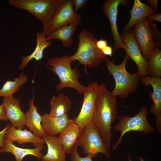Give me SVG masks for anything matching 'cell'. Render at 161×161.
Segmentation results:
<instances>
[{
    "label": "cell",
    "instance_id": "cell-15",
    "mask_svg": "<svg viewBox=\"0 0 161 161\" xmlns=\"http://www.w3.org/2000/svg\"><path fill=\"white\" fill-rule=\"evenodd\" d=\"M42 139L47 145V151L41 161H66V153L58 137L46 135Z\"/></svg>",
    "mask_w": 161,
    "mask_h": 161
},
{
    "label": "cell",
    "instance_id": "cell-34",
    "mask_svg": "<svg viewBox=\"0 0 161 161\" xmlns=\"http://www.w3.org/2000/svg\"><path fill=\"white\" fill-rule=\"evenodd\" d=\"M101 51L105 56L108 55L109 56H112L113 55V51L111 46H107Z\"/></svg>",
    "mask_w": 161,
    "mask_h": 161
},
{
    "label": "cell",
    "instance_id": "cell-11",
    "mask_svg": "<svg viewBox=\"0 0 161 161\" xmlns=\"http://www.w3.org/2000/svg\"><path fill=\"white\" fill-rule=\"evenodd\" d=\"M120 4L124 6L129 4L128 1L126 0H108L104 2L101 8L110 24L111 33L114 41V49L115 52L119 48L125 49L124 44L119 33L117 25L118 7Z\"/></svg>",
    "mask_w": 161,
    "mask_h": 161
},
{
    "label": "cell",
    "instance_id": "cell-26",
    "mask_svg": "<svg viewBox=\"0 0 161 161\" xmlns=\"http://www.w3.org/2000/svg\"><path fill=\"white\" fill-rule=\"evenodd\" d=\"M147 76L156 78L161 77V50L155 47L148 61Z\"/></svg>",
    "mask_w": 161,
    "mask_h": 161
},
{
    "label": "cell",
    "instance_id": "cell-16",
    "mask_svg": "<svg viewBox=\"0 0 161 161\" xmlns=\"http://www.w3.org/2000/svg\"><path fill=\"white\" fill-rule=\"evenodd\" d=\"M42 116L41 125L46 135L56 136L67 126L70 119L67 114L60 117L50 116L48 114Z\"/></svg>",
    "mask_w": 161,
    "mask_h": 161
},
{
    "label": "cell",
    "instance_id": "cell-7",
    "mask_svg": "<svg viewBox=\"0 0 161 161\" xmlns=\"http://www.w3.org/2000/svg\"><path fill=\"white\" fill-rule=\"evenodd\" d=\"M148 108L145 106H142L139 112L134 116L131 117L127 114L119 116L118 123L114 126V130L120 132V136L117 141L114 145L112 149L117 148L121 142L124 134L131 131H138L144 134H148L154 131V127L148 122L147 116Z\"/></svg>",
    "mask_w": 161,
    "mask_h": 161
},
{
    "label": "cell",
    "instance_id": "cell-1",
    "mask_svg": "<svg viewBox=\"0 0 161 161\" xmlns=\"http://www.w3.org/2000/svg\"><path fill=\"white\" fill-rule=\"evenodd\" d=\"M116 97L112 95L106 84H101L92 121L103 139L111 145L113 137L111 124L115 121L117 115Z\"/></svg>",
    "mask_w": 161,
    "mask_h": 161
},
{
    "label": "cell",
    "instance_id": "cell-23",
    "mask_svg": "<svg viewBox=\"0 0 161 161\" xmlns=\"http://www.w3.org/2000/svg\"><path fill=\"white\" fill-rule=\"evenodd\" d=\"M72 103L69 97L62 93L57 96L53 95L49 101L51 110L49 115L57 117L66 114L70 109Z\"/></svg>",
    "mask_w": 161,
    "mask_h": 161
},
{
    "label": "cell",
    "instance_id": "cell-14",
    "mask_svg": "<svg viewBox=\"0 0 161 161\" xmlns=\"http://www.w3.org/2000/svg\"><path fill=\"white\" fill-rule=\"evenodd\" d=\"M4 140L13 143L16 142L18 144L31 143L35 148L44 145L45 143L42 138L36 136L30 130L16 129L11 126L7 131Z\"/></svg>",
    "mask_w": 161,
    "mask_h": 161
},
{
    "label": "cell",
    "instance_id": "cell-29",
    "mask_svg": "<svg viewBox=\"0 0 161 161\" xmlns=\"http://www.w3.org/2000/svg\"><path fill=\"white\" fill-rule=\"evenodd\" d=\"M88 2L87 0H72L73 5L75 7L74 10L76 12L79 9L83 7Z\"/></svg>",
    "mask_w": 161,
    "mask_h": 161
},
{
    "label": "cell",
    "instance_id": "cell-35",
    "mask_svg": "<svg viewBox=\"0 0 161 161\" xmlns=\"http://www.w3.org/2000/svg\"><path fill=\"white\" fill-rule=\"evenodd\" d=\"M155 123L157 131L161 133V113L156 116Z\"/></svg>",
    "mask_w": 161,
    "mask_h": 161
},
{
    "label": "cell",
    "instance_id": "cell-10",
    "mask_svg": "<svg viewBox=\"0 0 161 161\" xmlns=\"http://www.w3.org/2000/svg\"><path fill=\"white\" fill-rule=\"evenodd\" d=\"M124 44L126 55L136 64L141 78L147 75L148 61L143 56L135 39L134 30L125 31L120 35Z\"/></svg>",
    "mask_w": 161,
    "mask_h": 161
},
{
    "label": "cell",
    "instance_id": "cell-31",
    "mask_svg": "<svg viewBox=\"0 0 161 161\" xmlns=\"http://www.w3.org/2000/svg\"><path fill=\"white\" fill-rule=\"evenodd\" d=\"M146 18L149 22L150 21H156L161 22V13L151 14L148 16Z\"/></svg>",
    "mask_w": 161,
    "mask_h": 161
},
{
    "label": "cell",
    "instance_id": "cell-28",
    "mask_svg": "<svg viewBox=\"0 0 161 161\" xmlns=\"http://www.w3.org/2000/svg\"><path fill=\"white\" fill-rule=\"evenodd\" d=\"M78 147L75 144L73 147L70 154V161H93L92 158L89 156L81 157L78 151Z\"/></svg>",
    "mask_w": 161,
    "mask_h": 161
},
{
    "label": "cell",
    "instance_id": "cell-32",
    "mask_svg": "<svg viewBox=\"0 0 161 161\" xmlns=\"http://www.w3.org/2000/svg\"><path fill=\"white\" fill-rule=\"evenodd\" d=\"M96 44L97 48L100 50H101L108 46L107 41L106 39L101 38L97 41Z\"/></svg>",
    "mask_w": 161,
    "mask_h": 161
},
{
    "label": "cell",
    "instance_id": "cell-37",
    "mask_svg": "<svg viewBox=\"0 0 161 161\" xmlns=\"http://www.w3.org/2000/svg\"><path fill=\"white\" fill-rule=\"evenodd\" d=\"M128 160V161H133L131 157V154L130 153H128L127 155ZM140 160V161H145L143 158L141 157H138Z\"/></svg>",
    "mask_w": 161,
    "mask_h": 161
},
{
    "label": "cell",
    "instance_id": "cell-13",
    "mask_svg": "<svg viewBox=\"0 0 161 161\" xmlns=\"http://www.w3.org/2000/svg\"><path fill=\"white\" fill-rule=\"evenodd\" d=\"M2 104L11 126L18 129H23L25 125V114L20 108V99L14 98L13 95L4 97Z\"/></svg>",
    "mask_w": 161,
    "mask_h": 161
},
{
    "label": "cell",
    "instance_id": "cell-8",
    "mask_svg": "<svg viewBox=\"0 0 161 161\" xmlns=\"http://www.w3.org/2000/svg\"><path fill=\"white\" fill-rule=\"evenodd\" d=\"M100 86V84L96 82L89 83L85 87L83 93L84 98L81 109L77 116L73 119L81 129L92 122Z\"/></svg>",
    "mask_w": 161,
    "mask_h": 161
},
{
    "label": "cell",
    "instance_id": "cell-17",
    "mask_svg": "<svg viewBox=\"0 0 161 161\" xmlns=\"http://www.w3.org/2000/svg\"><path fill=\"white\" fill-rule=\"evenodd\" d=\"M140 80L143 85L148 86L150 85L153 88V92L149 95L153 104L151 105L150 110L156 116L161 113V79L146 76L141 78Z\"/></svg>",
    "mask_w": 161,
    "mask_h": 161
},
{
    "label": "cell",
    "instance_id": "cell-19",
    "mask_svg": "<svg viewBox=\"0 0 161 161\" xmlns=\"http://www.w3.org/2000/svg\"><path fill=\"white\" fill-rule=\"evenodd\" d=\"M33 98L29 100V109L25 113V125L36 136L42 138L46 135L41 125L42 116L38 111V108L34 104Z\"/></svg>",
    "mask_w": 161,
    "mask_h": 161
},
{
    "label": "cell",
    "instance_id": "cell-33",
    "mask_svg": "<svg viewBox=\"0 0 161 161\" xmlns=\"http://www.w3.org/2000/svg\"><path fill=\"white\" fill-rule=\"evenodd\" d=\"M147 4H150V7L156 12L158 10V3L157 0H148L147 1Z\"/></svg>",
    "mask_w": 161,
    "mask_h": 161
},
{
    "label": "cell",
    "instance_id": "cell-24",
    "mask_svg": "<svg viewBox=\"0 0 161 161\" xmlns=\"http://www.w3.org/2000/svg\"><path fill=\"white\" fill-rule=\"evenodd\" d=\"M78 25L73 23L62 26L48 35L46 39L48 41L58 39L64 47H69L72 44V37Z\"/></svg>",
    "mask_w": 161,
    "mask_h": 161
},
{
    "label": "cell",
    "instance_id": "cell-30",
    "mask_svg": "<svg viewBox=\"0 0 161 161\" xmlns=\"http://www.w3.org/2000/svg\"><path fill=\"white\" fill-rule=\"evenodd\" d=\"M10 126V123H8L4 128L1 131H0V148H2L4 146V139L7 131Z\"/></svg>",
    "mask_w": 161,
    "mask_h": 161
},
{
    "label": "cell",
    "instance_id": "cell-6",
    "mask_svg": "<svg viewBox=\"0 0 161 161\" xmlns=\"http://www.w3.org/2000/svg\"><path fill=\"white\" fill-rule=\"evenodd\" d=\"M76 144L80 147L86 156L94 158L101 153L110 160L111 145L103 139L92 122L82 129Z\"/></svg>",
    "mask_w": 161,
    "mask_h": 161
},
{
    "label": "cell",
    "instance_id": "cell-4",
    "mask_svg": "<svg viewBox=\"0 0 161 161\" xmlns=\"http://www.w3.org/2000/svg\"><path fill=\"white\" fill-rule=\"evenodd\" d=\"M69 56L64 55L50 58L48 60L47 66L57 75L60 83L56 86L58 92L66 87H69L76 90L80 94H83L85 86L79 81L80 75V71L76 68L72 69Z\"/></svg>",
    "mask_w": 161,
    "mask_h": 161
},
{
    "label": "cell",
    "instance_id": "cell-25",
    "mask_svg": "<svg viewBox=\"0 0 161 161\" xmlns=\"http://www.w3.org/2000/svg\"><path fill=\"white\" fill-rule=\"evenodd\" d=\"M27 80V75L22 72L14 80H7L0 89V97L4 98L13 95Z\"/></svg>",
    "mask_w": 161,
    "mask_h": 161
},
{
    "label": "cell",
    "instance_id": "cell-2",
    "mask_svg": "<svg viewBox=\"0 0 161 161\" xmlns=\"http://www.w3.org/2000/svg\"><path fill=\"white\" fill-rule=\"evenodd\" d=\"M129 59L126 55L123 61L118 65L115 64L106 56L104 59L106 69L115 81V87L111 92L113 96L125 98L137 89L141 77L138 72L131 74L126 70V65Z\"/></svg>",
    "mask_w": 161,
    "mask_h": 161
},
{
    "label": "cell",
    "instance_id": "cell-12",
    "mask_svg": "<svg viewBox=\"0 0 161 161\" xmlns=\"http://www.w3.org/2000/svg\"><path fill=\"white\" fill-rule=\"evenodd\" d=\"M134 35L143 57L148 60L155 48L149 22L146 18L134 26Z\"/></svg>",
    "mask_w": 161,
    "mask_h": 161
},
{
    "label": "cell",
    "instance_id": "cell-18",
    "mask_svg": "<svg viewBox=\"0 0 161 161\" xmlns=\"http://www.w3.org/2000/svg\"><path fill=\"white\" fill-rule=\"evenodd\" d=\"M81 130L73 119H70L66 128L59 134L58 137L66 154H70Z\"/></svg>",
    "mask_w": 161,
    "mask_h": 161
},
{
    "label": "cell",
    "instance_id": "cell-36",
    "mask_svg": "<svg viewBox=\"0 0 161 161\" xmlns=\"http://www.w3.org/2000/svg\"><path fill=\"white\" fill-rule=\"evenodd\" d=\"M1 120H8L4 106L2 104L0 105V121Z\"/></svg>",
    "mask_w": 161,
    "mask_h": 161
},
{
    "label": "cell",
    "instance_id": "cell-20",
    "mask_svg": "<svg viewBox=\"0 0 161 161\" xmlns=\"http://www.w3.org/2000/svg\"><path fill=\"white\" fill-rule=\"evenodd\" d=\"M156 13L148 4L142 3L139 0H134L133 7L130 11V18L123 27V30L125 31L131 30L135 25L148 16Z\"/></svg>",
    "mask_w": 161,
    "mask_h": 161
},
{
    "label": "cell",
    "instance_id": "cell-9",
    "mask_svg": "<svg viewBox=\"0 0 161 161\" xmlns=\"http://www.w3.org/2000/svg\"><path fill=\"white\" fill-rule=\"evenodd\" d=\"M72 0H64L54 18L46 30L42 32L46 36L65 25L76 24L81 21V15L73 9Z\"/></svg>",
    "mask_w": 161,
    "mask_h": 161
},
{
    "label": "cell",
    "instance_id": "cell-27",
    "mask_svg": "<svg viewBox=\"0 0 161 161\" xmlns=\"http://www.w3.org/2000/svg\"><path fill=\"white\" fill-rule=\"evenodd\" d=\"M149 22L155 47L159 49L161 46V33L154 22L150 21Z\"/></svg>",
    "mask_w": 161,
    "mask_h": 161
},
{
    "label": "cell",
    "instance_id": "cell-5",
    "mask_svg": "<svg viewBox=\"0 0 161 161\" xmlns=\"http://www.w3.org/2000/svg\"><path fill=\"white\" fill-rule=\"evenodd\" d=\"M64 0H9L12 6L29 12L40 21L44 32L58 11Z\"/></svg>",
    "mask_w": 161,
    "mask_h": 161
},
{
    "label": "cell",
    "instance_id": "cell-3",
    "mask_svg": "<svg viewBox=\"0 0 161 161\" xmlns=\"http://www.w3.org/2000/svg\"><path fill=\"white\" fill-rule=\"evenodd\" d=\"M78 38L77 51L69 58L72 62L77 60L83 65L85 74L88 75L86 66L93 68L97 66L106 56L97 47L96 43L97 40L91 32L83 29L79 34Z\"/></svg>",
    "mask_w": 161,
    "mask_h": 161
},
{
    "label": "cell",
    "instance_id": "cell-21",
    "mask_svg": "<svg viewBox=\"0 0 161 161\" xmlns=\"http://www.w3.org/2000/svg\"><path fill=\"white\" fill-rule=\"evenodd\" d=\"M4 146L0 148V154L4 152L10 153L14 156L16 161H22L26 156L32 155L35 156L38 160L41 159L44 155L41 152L44 148L42 145L33 148H23L17 147L13 143L4 140Z\"/></svg>",
    "mask_w": 161,
    "mask_h": 161
},
{
    "label": "cell",
    "instance_id": "cell-22",
    "mask_svg": "<svg viewBox=\"0 0 161 161\" xmlns=\"http://www.w3.org/2000/svg\"><path fill=\"white\" fill-rule=\"evenodd\" d=\"M36 45L34 50L31 54L27 56H22V60L21 64L18 66V69L22 70L27 66L29 62L34 59L36 61L41 59L43 57V53L44 50L51 44L52 40H47L46 35L42 32H36Z\"/></svg>",
    "mask_w": 161,
    "mask_h": 161
}]
</instances>
